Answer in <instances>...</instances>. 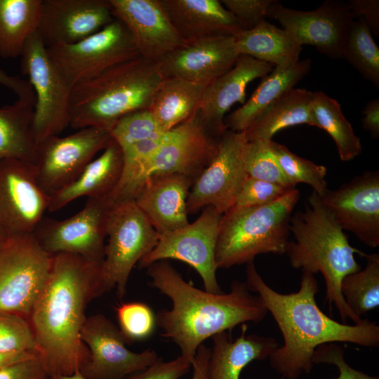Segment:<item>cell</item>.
<instances>
[{"mask_svg": "<svg viewBox=\"0 0 379 379\" xmlns=\"http://www.w3.org/2000/svg\"><path fill=\"white\" fill-rule=\"evenodd\" d=\"M160 133L162 131L149 109L139 110L125 115L110 131L112 139L121 149Z\"/></svg>", "mask_w": 379, "mask_h": 379, "instance_id": "ab89813d", "label": "cell"}, {"mask_svg": "<svg viewBox=\"0 0 379 379\" xmlns=\"http://www.w3.org/2000/svg\"><path fill=\"white\" fill-rule=\"evenodd\" d=\"M114 19L129 30L141 57L159 62L187 42L176 32L158 0H109Z\"/></svg>", "mask_w": 379, "mask_h": 379, "instance_id": "7402d4cb", "label": "cell"}, {"mask_svg": "<svg viewBox=\"0 0 379 379\" xmlns=\"http://www.w3.org/2000/svg\"><path fill=\"white\" fill-rule=\"evenodd\" d=\"M271 149L289 182L309 185L319 197L327 190V168L291 152L286 146L270 140Z\"/></svg>", "mask_w": 379, "mask_h": 379, "instance_id": "8d00e7d4", "label": "cell"}, {"mask_svg": "<svg viewBox=\"0 0 379 379\" xmlns=\"http://www.w3.org/2000/svg\"><path fill=\"white\" fill-rule=\"evenodd\" d=\"M299 197L294 188L271 204L231 208L223 213L215 247L218 269L247 264L259 254L286 253L290 220Z\"/></svg>", "mask_w": 379, "mask_h": 379, "instance_id": "8992f818", "label": "cell"}, {"mask_svg": "<svg viewBox=\"0 0 379 379\" xmlns=\"http://www.w3.org/2000/svg\"><path fill=\"white\" fill-rule=\"evenodd\" d=\"M123 166L122 149L112 139L74 181L48 197V211L55 212L82 197H109L120 180Z\"/></svg>", "mask_w": 379, "mask_h": 379, "instance_id": "484cf974", "label": "cell"}, {"mask_svg": "<svg viewBox=\"0 0 379 379\" xmlns=\"http://www.w3.org/2000/svg\"><path fill=\"white\" fill-rule=\"evenodd\" d=\"M311 113L314 126L324 130L334 140L341 161H350L361 153L360 138L336 100L321 91L313 92Z\"/></svg>", "mask_w": 379, "mask_h": 379, "instance_id": "836d02e7", "label": "cell"}, {"mask_svg": "<svg viewBox=\"0 0 379 379\" xmlns=\"http://www.w3.org/2000/svg\"><path fill=\"white\" fill-rule=\"evenodd\" d=\"M192 364L180 355L175 359L164 361L159 359L152 365L133 373L124 379H180L185 375Z\"/></svg>", "mask_w": 379, "mask_h": 379, "instance_id": "f6af8a7d", "label": "cell"}, {"mask_svg": "<svg viewBox=\"0 0 379 379\" xmlns=\"http://www.w3.org/2000/svg\"><path fill=\"white\" fill-rule=\"evenodd\" d=\"M20 57L21 71L27 76L35 94L32 128L37 144L58 135L69 126L72 88L50 58L38 30L26 41Z\"/></svg>", "mask_w": 379, "mask_h": 379, "instance_id": "9c48e42d", "label": "cell"}, {"mask_svg": "<svg viewBox=\"0 0 379 379\" xmlns=\"http://www.w3.org/2000/svg\"><path fill=\"white\" fill-rule=\"evenodd\" d=\"M244 164L249 177L288 188L295 187L284 174L271 149L270 140L247 141L244 152Z\"/></svg>", "mask_w": 379, "mask_h": 379, "instance_id": "74e56055", "label": "cell"}, {"mask_svg": "<svg viewBox=\"0 0 379 379\" xmlns=\"http://www.w3.org/2000/svg\"><path fill=\"white\" fill-rule=\"evenodd\" d=\"M51 262L32 233L10 234L0 251V312L28 319Z\"/></svg>", "mask_w": 379, "mask_h": 379, "instance_id": "ba28073f", "label": "cell"}, {"mask_svg": "<svg viewBox=\"0 0 379 379\" xmlns=\"http://www.w3.org/2000/svg\"><path fill=\"white\" fill-rule=\"evenodd\" d=\"M362 125L373 138L379 137V99L369 101L363 111Z\"/></svg>", "mask_w": 379, "mask_h": 379, "instance_id": "681fc988", "label": "cell"}, {"mask_svg": "<svg viewBox=\"0 0 379 379\" xmlns=\"http://www.w3.org/2000/svg\"><path fill=\"white\" fill-rule=\"evenodd\" d=\"M273 68L271 64L239 55L231 69L206 87L198 113L204 128L219 139L227 130L224 121L226 113L237 102L244 105L248 85Z\"/></svg>", "mask_w": 379, "mask_h": 379, "instance_id": "603a6c76", "label": "cell"}, {"mask_svg": "<svg viewBox=\"0 0 379 379\" xmlns=\"http://www.w3.org/2000/svg\"><path fill=\"white\" fill-rule=\"evenodd\" d=\"M313 92L292 88L267 107L243 132L248 142L271 140L280 130L300 124L314 126L311 113Z\"/></svg>", "mask_w": 379, "mask_h": 379, "instance_id": "4dcf8cb0", "label": "cell"}, {"mask_svg": "<svg viewBox=\"0 0 379 379\" xmlns=\"http://www.w3.org/2000/svg\"><path fill=\"white\" fill-rule=\"evenodd\" d=\"M347 4L354 19L363 18L371 32L378 36L379 35V1L352 0Z\"/></svg>", "mask_w": 379, "mask_h": 379, "instance_id": "7dc6e473", "label": "cell"}, {"mask_svg": "<svg viewBox=\"0 0 379 379\" xmlns=\"http://www.w3.org/2000/svg\"><path fill=\"white\" fill-rule=\"evenodd\" d=\"M211 349L205 345H201L192 363V376L191 379H208L207 368Z\"/></svg>", "mask_w": 379, "mask_h": 379, "instance_id": "f907efd6", "label": "cell"}, {"mask_svg": "<svg viewBox=\"0 0 379 379\" xmlns=\"http://www.w3.org/2000/svg\"><path fill=\"white\" fill-rule=\"evenodd\" d=\"M222 214L213 206L204 208L192 222L159 238L155 248L138 262L140 268L174 259L193 267L201 277L205 291L222 293L216 277L215 247Z\"/></svg>", "mask_w": 379, "mask_h": 379, "instance_id": "7c38bea8", "label": "cell"}, {"mask_svg": "<svg viewBox=\"0 0 379 379\" xmlns=\"http://www.w3.org/2000/svg\"><path fill=\"white\" fill-rule=\"evenodd\" d=\"M267 18L277 20L300 46H313L335 59L342 58L343 44L354 20L347 3L331 0L309 11L286 8L274 1Z\"/></svg>", "mask_w": 379, "mask_h": 379, "instance_id": "e0dca14e", "label": "cell"}, {"mask_svg": "<svg viewBox=\"0 0 379 379\" xmlns=\"http://www.w3.org/2000/svg\"><path fill=\"white\" fill-rule=\"evenodd\" d=\"M319 199L343 230L368 247L379 246L378 171H365L336 190L328 189Z\"/></svg>", "mask_w": 379, "mask_h": 379, "instance_id": "d6986e66", "label": "cell"}, {"mask_svg": "<svg viewBox=\"0 0 379 379\" xmlns=\"http://www.w3.org/2000/svg\"><path fill=\"white\" fill-rule=\"evenodd\" d=\"M345 58L363 77L379 88V48L364 20H354L342 51Z\"/></svg>", "mask_w": 379, "mask_h": 379, "instance_id": "d590c367", "label": "cell"}, {"mask_svg": "<svg viewBox=\"0 0 379 379\" xmlns=\"http://www.w3.org/2000/svg\"><path fill=\"white\" fill-rule=\"evenodd\" d=\"M48 376L39 357L0 369V379H48Z\"/></svg>", "mask_w": 379, "mask_h": 379, "instance_id": "bcb514c9", "label": "cell"}, {"mask_svg": "<svg viewBox=\"0 0 379 379\" xmlns=\"http://www.w3.org/2000/svg\"><path fill=\"white\" fill-rule=\"evenodd\" d=\"M46 48L50 58L72 88L117 65L140 56L132 34L116 19L77 43Z\"/></svg>", "mask_w": 379, "mask_h": 379, "instance_id": "30bf717a", "label": "cell"}, {"mask_svg": "<svg viewBox=\"0 0 379 379\" xmlns=\"http://www.w3.org/2000/svg\"><path fill=\"white\" fill-rule=\"evenodd\" d=\"M48 196L34 165L16 159L0 161V228L8 234L32 233L48 211Z\"/></svg>", "mask_w": 379, "mask_h": 379, "instance_id": "ac0fdd59", "label": "cell"}, {"mask_svg": "<svg viewBox=\"0 0 379 379\" xmlns=\"http://www.w3.org/2000/svg\"><path fill=\"white\" fill-rule=\"evenodd\" d=\"M163 79L158 63L141 56L117 65L73 87L69 126L110 131L125 115L149 109Z\"/></svg>", "mask_w": 379, "mask_h": 379, "instance_id": "5b68a950", "label": "cell"}, {"mask_svg": "<svg viewBox=\"0 0 379 379\" xmlns=\"http://www.w3.org/2000/svg\"><path fill=\"white\" fill-rule=\"evenodd\" d=\"M112 204L109 197L88 199L84 208L70 218L44 217L32 234L39 246L51 255L72 253L102 263L107 217Z\"/></svg>", "mask_w": 379, "mask_h": 379, "instance_id": "8fae6325", "label": "cell"}, {"mask_svg": "<svg viewBox=\"0 0 379 379\" xmlns=\"http://www.w3.org/2000/svg\"><path fill=\"white\" fill-rule=\"evenodd\" d=\"M241 325V334L234 340L226 331L212 337L208 379H239L241 371L249 363L269 359L279 347L274 338L246 334V324Z\"/></svg>", "mask_w": 379, "mask_h": 379, "instance_id": "4316f807", "label": "cell"}, {"mask_svg": "<svg viewBox=\"0 0 379 379\" xmlns=\"http://www.w3.org/2000/svg\"><path fill=\"white\" fill-rule=\"evenodd\" d=\"M10 234L0 228V251L6 244Z\"/></svg>", "mask_w": 379, "mask_h": 379, "instance_id": "db71d44e", "label": "cell"}, {"mask_svg": "<svg viewBox=\"0 0 379 379\" xmlns=\"http://www.w3.org/2000/svg\"><path fill=\"white\" fill-rule=\"evenodd\" d=\"M274 0H221L223 6L241 25L250 29L267 18L269 9Z\"/></svg>", "mask_w": 379, "mask_h": 379, "instance_id": "7bdbcfd3", "label": "cell"}, {"mask_svg": "<svg viewBox=\"0 0 379 379\" xmlns=\"http://www.w3.org/2000/svg\"><path fill=\"white\" fill-rule=\"evenodd\" d=\"M0 85L13 91L18 96V99L24 100L34 107L35 94L28 81L18 76L8 75L0 68Z\"/></svg>", "mask_w": 379, "mask_h": 379, "instance_id": "c3c4849f", "label": "cell"}, {"mask_svg": "<svg viewBox=\"0 0 379 379\" xmlns=\"http://www.w3.org/2000/svg\"><path fill=\"white\" fill-rule=\"evenodd\" d=\"M293 189L248 176L232 208L267 205L277 201Z\"/></svg>", "mask_w": 379, "mask_h": 379, "instance_id": "b9f144b4", "label": "cell"}, {"mask_svg": "<svg viewBox=\"0 0 379 379\" xmlns=\"http://www.w3.org/2000/svg\"><path fill=\"white\" fill-rule=\"evenodd\" d=\"M107 238L102 264L105 286L107 291L115 288L122 299L133 267L155 248L160 236L135 201L128 200L112 205Z\"/></svg>", "mask_w": 379, "mask_h": 379, "instance_id": "52a82bcc", "label": "cell"}, {"mask_svg": "<svg viewBox=\"0 0 379 379\" xmlns=\"http://www.w3.org/2000/svg\"><path fill=\"white\" fill-rule=\"evenodd\" d=\"M289 241L286 253L291 265L302 272H321L326 284V300L337 308L343 324L350 318L354 324L362 321L347 305L340 291L343 279L361 269L354 254L366 253L352 247L343 229L335 220L319 197L312 192L303 211L291 218Z\"/></svg>", "mask_w": 379, "mask_h": 379, "instance_id": "277c9868", "label": "cell"}, {"mask_svg": "<svg viewBox=\"0 0 379 379\" xmlns=\"http://www.w3.org/2000/svg\"><path fill=\"white\" fill-rule=\"evenodd\" d=\"M194 180L179 173L148 177L134 201L160 237L189 224L187 201Z\"/></svg>", "mask_w": 379, "mask_h": 379, "instance_id": "cb8c5ba5", "label": "cell"}, {"mask_svg": "<svg viewBox=\"0 0 379 379\" xmlns=\"http://www.w3.org/2000/svg\"><path fill=\"white\" fill-rule=\"evenodd\" d=\"M246 143L243 132L227 130L222 135L215 156L191 187L187 201L188 214L206 206L223 214L232 207L248 178L244 164Z\"/></svg>", "mask_w": 379, "mask_h": 379, "instance_id": "5bb4252c", "label": "cell"}, {"mask_svg": "<svg viewBox=\"0 0 379 379\" xmlns=\"http://www.w3.org/2000/svg\"><path fill=\"white\" fill-rule=\"evenodd\" d=\"M279 379H286V378H285L284 377L282 376V377H281V378H279Z\"/></svg>", "mask_w": 379, "mask_h": 379, "instance_id": "11a10c76", "label": "cell"}, {"mask_svg": "<svg viewBox=\"0 0 379 379\" xmlns=\"http://www.w3.org/2000/svg\"><path fill=\"white\" fill-rule=\"evenodd\" d=\"M34 106L18 99L0 107V161L16 159L34 164L37 144L32 134Z\"/></svg>", "mask_w": 379, "mask_h": 379, "instance_id": "1f68e13d", "label": "cell"}, {"mask_svg": "<svg viewBox=\"0 0 379 379\" xmlns=\"http://www.w3.org/2000/svg\"><path fill=\"white\" fill-rule=\"evenodd\" d=\"M313 364L320 363L335 366L339 375L335 379H379L378 376L368 375L351 367L345 359L343 349L335 343L319 345L312 356Z\"/></svg>", "mask_w": 379, "mask_h": 379, "instance_id": "ee69618b", "label": "cell"}, {"mask_svg": "<svg viewBox=\"0 0 379 379\" xmlns=\"http://www.w3.org/2000/svg\"><path fill=\"white\" fill-rule=\"evenodd\" d=\"M186 42L213 36H235L244 30L219 0H158Z\"/></svg>", "mask_w": 379, "mask_h": 379, "instance_id": "d4e9b609", "label": "cell"}, {"mask_svg": "<svg viewBox=\"0 0 379 379\" xmlns=\"http://www.w3.org/2000/svg\"><path fill=\"white\" fill-rule=\"evenodd\" d=\"M234 37L239 55H248L274 67H286L299 62L302 46L286 30L266 20Z\"/></svg>", "mask_w": 379, "mask_h": 379, "instance_id": "f1b7e54d", "label": "cell"}, {"mask_svg": "<svg viewBox=\"0 0 379 379\" xmlns=\"http://www.w3.org/2000/svg\"><path fill=\"white\" fill-rule=\"evenodd\" d=\"M206 86L175 77L164 78L149 108L159 129L166 132L195 117Z\"/></svg>", "mask_w": 379, "mask_h": 379, "instance_id": "f546056e", "label": "cell"}, {"mask_svg": "<svg viewBox=\"0 0 379 379\" xmlns=\"http://www.w3.org/2000/svg\"><path fill=\"white\" fill-rule=\"evenodd\" d=\"M310 59L286 67H274L262 77L249 99L225 118L227 130L244 132L267 107L293 88L310 72Z\"/></svg>", "mask_w": 379, "mask_h": 379, "instance_id": "83f0119b", "label": "cell"}, {"mask_svg": "<svg viewBox=\"0 0 379 379\" xmlns=\"http://www.w3.org/2000/svg\"><path fill=\"white\" fill-rule=\"evenodd\" d=\"M218 140L202 125L199 115L168 131L165 141L140 169L130 193L134 200L145 180L161 173H179L194 180L215 156Z\"/></svg>", "mask_w": 379, "mask_h": 379, "instance_id": "2e32d148", "label": "cell"}, {"mask_svg": "<svg viewBox=\"0 0 379 379\" xmlns=\"http://www.w3.org/2000/svg\"><path fill=\"white\" fill-rule=\"evenodd\" d=\"M42 0H0V56L21 55L29 37L38 30Z\"/></svg>", "mask_w": 379, "mask_h": 379, "instance_id": "d6a6232c", "label": "cell"}, {"mask_svg": "<svg viewBox=\"0 0 379 379\" xmlns=\"http://www.w3.org/2000/svg\"><path fill=\"white\" fill-rule=\"evenodd\" d=\"M102 264L72 253L52 255L48 277L28 317L36 352L49 375L80 371L89 359L81 331L87 305L107 292Z\"/></svg>", "mask_w": 379, "mask_h": 379, "instance_id": "6da1fadb", "label": "cell"}, {"mask_svg": "<svg viewBox=\"0 0 379 379\" xmlns=\"http://www.w3.org/2000/svg\"><path fill=\"white\" fill-rule=\"evenodd\" d=\"M239 56L234 36H213L187 42L157 63L164 78L208 86L231 69Z\"/></svg>", "mask_w": 379, "mask_h": 379, "instance_id": "44dd1931", "label": "cell"}, {"mask_svg": "<svg viewBox=\"0 0 379 379\" xmlns=\"http://www.w3.org/2000/svg\"><path fill=\"white\" fill-rule=\"evenodd\" d=\"M114 20L109 0H42L38 31L46 47L72 44Z\"/></svg>", "mask_w": 379, "mask_h": 379, "instance_id": "ffe728a7", "label": "cell"}, {"mask_svg": "<svg viewBox=\"0 0 379 379\" xmlns=\"http://www.w3.org/2000/svg\"><path fill=\"white\" fill-rule=\"evenodd\" d=\"M36 352L34 335L27 319L0 312V352Z\"/></svg>", "mask_w": 379, "mask_h": 379, "instance_id": "60d3db41", "label": "cell"}, {"mask_svg": "<svg viewBox=\"0 0 379 379\" xmlns=\"http://www.w3.org/2000/svg\"><path fill=\"white\" fill-rule=\"evenodd\" d=\"M48 379H87L80 371H77L69 375L55 374L49 375Z\"/></svg>", "mask_w": 379, "mask_h": 379, "instance_id": "f5cc1de1", "label": "cell"}, {"mask_svg": "<svg viewBox=\"0 0 379 379\" xmlns=\"http://www.w3.org/2000/svg\"><path fill=\"white\" fill-rule=\"evenodd\" d=\"M39 356L34 352H0V369Z\"/></svg>", "mask_w": 379, "mask_h": 379, "instance_id": "816d5d0a", "label": "cell"}, {"mask_svg": "<svg viewBox=\"0 0 379 379\" xmlns=\"http://www.w3.org/2000/svg\"><path fill=\"white\" fill-rule=\"evenodd\" d=\"M147 269L152 286L172 302L171 310L156 314L157 326L191 364L206 339L246 322H259L268 312L245 282L233 281L228 293H212L185 281L168 260L157 261Z\"/></svg>", "mask_w": 379, "mask_h": 379, "instance_id": "3957f363", "label": "cell"}, {"mask_svg": "<svg viewBox=\"0 0 379 379\" xmlns=\"http://www.w3.org/2000/svg\"><path fill=\"white\" fill-rule=\"evenodd\" d=\"M112 140L109 131L91 126L41 140L33 164L39 185L49 197L69 185Z\"/></svg>", "mask_w": 379, "mask_h": 379, "instance_id": "4fadbf2b", "label": "cell"}, {"mask_svg": "<svg viewBox=\"0 0 379 379\" xmlns=\"http://www.w3.org/2000/svg\"><path fill=\"white\" fill-rule=\"evenodd\" d=\"M246 284L272 315L284 338L269 357L270 366L286 379H297L312 367L317 347L328 343H350L366 347L379 345V326L368 319L359 324L339 323L318 307V283L314 274L302 272L297 292L282 294L270 287L258 272L253 261L246 264Z\"/></svg>", "mask_w": 379, "mask_h": 379, "instance_id": "7a4b0ae2", "label": "cell"}, {"mask_svg": "<svg viewBox=\"0 0 379 379\" xmlns=\"http://www.w3.org/2000/svg\"><path fill=\"white\" fill-rule=\"evenodd\" d=\"M116 313L119 328L127 343L147 339L157 326L156 314L144 302L123 303L117 307Z\"/></svg>", "mask_w": 379, "mask_h": 379, "instance_id": "f35d334b", "label": "cell"}, {"mask_svg": "<svg viewBox=\"0 0 379 379\" xmlns=\"http://www.w3.org/2000/svg\"><path fill=\"white\" fill-rule=\"evenodd\" d=\"M365 257V268L346 275L340 284L347 305L359 318L379 305V255Z\"/></svg>", "mask_w": 379, "mask_h": 379, "instance_id": "e575fe53", "label": "cell"}, {"mask_svg": "<svg viewBox=\"0 0 379 379\" xmlns=\"http://www.w3.org/2000/svg\"><path fill=\"white\" fill-rule=\"evenodd\" d=\"M81 338L89 350V359L80 369L87 379H124L154 364L159 357L154 350L131 351L118 326L102 314L88 317Z\"/></svg>", "mask_w": 379, "mask_h": 379, "instance_id": "9a60e30c", "label": "cell"}]
</instances>
